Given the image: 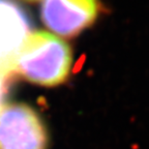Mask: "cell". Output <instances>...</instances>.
Returning a JSON list of instances; mask_svg holds the SVG:
<instances>
[{
    "instance_id": "3957f363",
    "label": "cell",
    "mask_w": 149,
    "mask_h": 149,
    "mask_svg": "<svg viewBox=\"0 0 149 149\" xmlns=\"http://www.w3.org/2000/svg\"><path fill=\"white\" fill-rule=\"evenodd\" d=\"M98 14L97 0H45L42 19L53 32L74 36L94 22Z\"/></svg>"
},
{
    "instance_id": "277c9868",
    "label": "cell",
    "mask_w": 149,
    "mask_h": 149,
    "mask_svg": "<svg viewBox=\"0 0 149 149\" xmlns=\"http://www.w3.org/2000/svg\"><path fill=\"white\" fill-rule=\"evenodd\" d=\"M30 21L10 0H0V70L13 74L17 56L30 34Z\"/></svg>"
},
{
    "instance_id": "5b68a950",
    "label": "cell",
    "mask_w": 149,
    "mask_h": 149,
    "mask_svg": "<svg viewBox=\"0 0 149 149\" xmlns=\"http://www.w3.org/2000/svg\"><path fill=\"white\" fill-rule=\"evenodd\" d=\"M10 76L12 74H9L7 72H3L2 70H0V110L2 109L3 107V102H4V98L7 92L8 80Z\"/></svg>"
},
{
    "instance_id": "7a4b0ae2",
    "label": "cell",
    "mask_w": 149,
    "mask_h": 149,
    "mask_svg": "<svg viewBox=\"0 0 149 149\" xmlns=\"http://www.w3.org/2000/svg\"><path fill=\"white\" fill-rule=\"evenodd\" d=\"M47 130L34 110L9 104L0 110V149H45Z\"/></svg>"
},
{
    "instance_id": "8992f818",
    "label": "cell",
    "mask_w": 149,
    "mask_h": 149,
    "mask_svg": "<svg viewBox=\"0 0 149 149\" xmlns=\"http://www.w3.org/2000/svg\"><path fill=\"white\" fill-rule=\"evenodd\" d=\"M27 1H38V0H27Z\"/></svg>"
},
{
    "instance_id": "6da1fadb",
    "label": "cell",
    "mask_w": 149,
    "mask_h": 149,
    "mask_svg": "<svg viewBox=\"0 0 149 149\" xmlns=\"http://www.w3.org/2000/svg\"><path fill=\"white\" fill-rule=\"evenodd\" d=\"M72 65L70 47L51 33H30L17 56L15 72L32 83L55 86L64 82Z\"/></svg>"
}]
</instances>
